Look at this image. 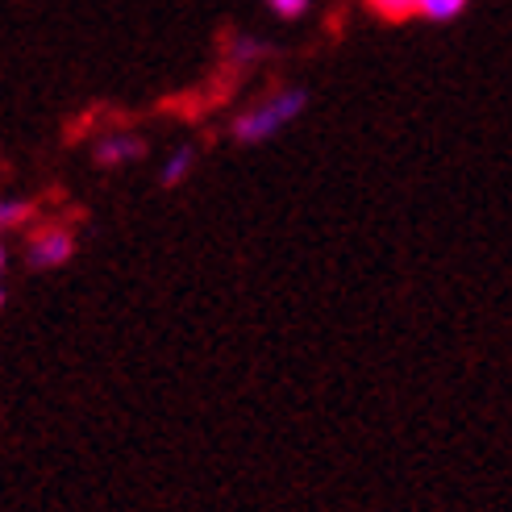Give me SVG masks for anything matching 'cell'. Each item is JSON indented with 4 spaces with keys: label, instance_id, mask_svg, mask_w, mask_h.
<instances>
[{
    "label": "cell",
    "instance_id": "1",
    "mask_svg": "<svg viewBox=\"0 0 512 512\" xmlns=\"http://www.w3.org/2000/svg\"><path fill=\"white\" fill-rule=\"evenodd\" d=\"M309 100H313L309 88H279L263 100H254L250 109H242L234 121H229V138H234L238 146H263L279 130H288L296 117H304Z\"/></svg>",
    "mask_w": 512,
    "mask_h": 512
},
{
    "label": "cell",
    "instance_id": "2",
    "mask_svg": "<svg viewBox=\"0 0 512 512\" xmlns=\"http://www.w3.org/2000/svg\"><path fill=\"white\" fill-rule=\"evenodd\" d=\"M75 250H80V242H75L71 225H46L25 242V263L38 267V271H55V267L75 259Z\"/></svg>",
    "mask_w": 512,
    "mask_h": 512
},
{
    "label": "cell",
    "instance_id": "3",
    "mask_svg": "<svg viewBox=\"0 0 512 512\" xmlns=\"http://www.w3.org/2000/svg\"><path fill=\"white\" fill-rule=\"evenodd\" d=\"M142 159H146V138H138V134H105L92 146V163L105 167V171L134 167Z\"/></svg>",
    "mask_w": 512,
    "mask_h": 512
},
{
    "label": "cell",
    "instance_id": "4",
    "mask_svg": "<svg viewBox=\"0 0 512 512\" xmlns=\"http://www.w3.org/2000/svg\"><path fill=\"white\" fill-rule=\"evenodd\" d=\"M196 163H200V150H196L192 142L175 146L171 155H167V163L159 167V188H179V184H188L192 171H196Z\"/></svg>",
    "mask_w": 512,
    "mask_h": 512
},
{
    "label": "cell",
    "instance_id": "5",
    "mask_svg": "<svg viewBox=\"0 0 512 512\" xmlns=\"http://www.w3.org/2000/svg\"><path fill=\"white\" fill-rule=\"evenodd\" d=\"M38 213V204L34 200H0V234H9V229H17V225H25Z\"/></svg>",
    "mask_w": 512,
    "mask_h": 512
},
{
    "label": "cell",
    "instance_id": "6",
    "mask_svg": "<svg viewBox=\"0 0 512 512\" xmlns=\"http://www.w3.org/2000/svg\"><path fill=\"white\" fill-rule=\"evenodd\" d=\"M463 9H467V0H417L413 5V13L425 21H454Z\"/></svg>",
    "mask_w": 512,
    "mask_h": 512
},
{
    "label": "cell",
    "instance_id": "7",
    "mask_svg": "<svg viewBox=\"0 0 512 512\" xmlns=\"http://www.w3.org/2000/svg\"><path fill=\"white\" fill-rule=\"evenodd\" d=\"M263 5L279 17V21H300L304 13H309V5L313 0H263Z\"/></svg>",
    "mask_w": 512,
    "mask_h": 512
},
{
    "label": "cell",
    "instance_id": "8",
    "mask_svg": "<svg viewBox=\"0 0 512 512\" xmlns=\"http://www.w3.org/2000/svg\"><path fill=\"white\" fill-rule=\"evenodd\" d=\"M267 55V46L259 42V38H238V46H234V59L238 63H250V59H263Z\"/></svg>",
    "mask_w": 512,
    "mask_h": 512
},
{
    "label": "cell",
    "instance_id": "9",
    "mask_svg": "<svg viewBox=\"0 0 512 512\" xmlns=\"http://www.w3.org/2000/svg\"><path fill=\"white\" fill-rule=\"evenodd\" d=\"M371 5H375L383 17H408V13H413L417 0H371Z\"/></svg>",
    "mask_w": 512,
    "mask_h": 512
},
{
    "label": "cell",
    "instance_id": "10",
    "mask_svg": "<svg viewBox=\"0 0 512 512\" xmlns=\"http://www.w3.org/2000/svg\"><path fill=\"white\" fill-rule=\"evenodd\" d=\"M5 267H9V250H5V242H0V275H5Z\"/></svg>",
    "mask_w": 512,
    "mask_h": 512
},
{
    "label": "cell",
    "instance_id": "11",
    "mask_svg": "<svg viewBox=\"0 0 512 512\" xmlns=\"http://www.w3.org/2000/svg\"><path fill=\"white\" fill-rule=\"evenodd\" d=\"M5 296H9V292H5V288H0V309H5Z\"/></svg>",
    "mask_w": 512,
    "mask_h": 512
}]
</instances>
